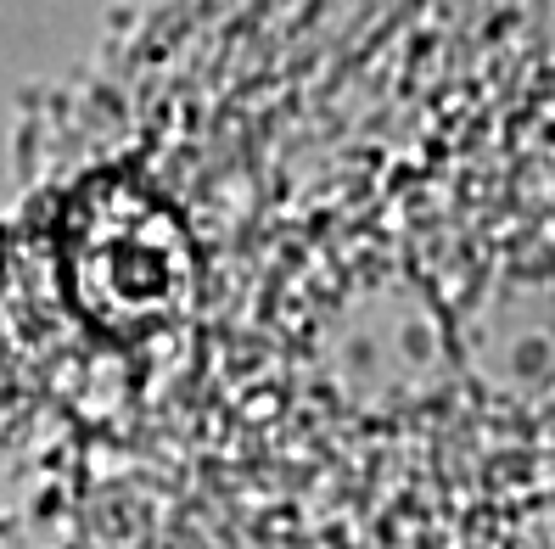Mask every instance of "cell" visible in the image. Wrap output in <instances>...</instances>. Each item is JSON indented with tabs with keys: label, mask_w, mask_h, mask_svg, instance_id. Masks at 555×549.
<instances>
[{
	"label": "cell",
	"mask_w": 555,
	"mask_h": 549,
	"mask_svg": "<svg viewBox=\"0 0 555 549\" xmlns=\"http://www.w3.org/2000/svg\"><path fill=\"white\" fill-rule=\"evenodd\" d=\"M68 292L113 337H146L191 303L197 253L169 202L124 180L85 185L62 219Z\"/></svg>",
	"instance_id": "6da1fadb"
}]
</instances>
